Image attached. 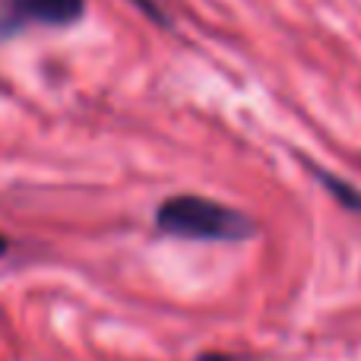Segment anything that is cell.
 Here are the masks:
<instances>
[{"mask_svg": "<svg viewBox=\"0 0 361 361\" xmlns=\"http://www.w3.org/2000/svg\"><path fill=\"white\" fill-rule=\"evenodd\" d=\"M159 231L175 238H197V241H241L254 235V222L231 206L212 203L203 197H171L156 212Z\"/></svg>", "mask_w": 361, "mask_h": 361, "instance_id": "1", "label": "cell"}, {"mask_svg": "<svg viewBox=\"0 0 361 361\" xmlns=\"http://www.w3.org/2000/svg\"><path fill=\"white\" fill-rule=\"evenodd\" d=\"M86 0H0V42H10L32 25H73Z\"/></svg>", "mask_w": 361, "mask_h": 361, "instance_id": "2", "label": "cell"}, {"mask_svg": "<svg viewBox=\"0 0 361 361\" xmlns=\"http://www.w3.org/2000/svg\"><path fill=\"white\" fill-rule=\"evenodd\" d=\"M6 250H10V241H6V235H0V257H6Z\"/></svg>", "mask_w": 361, "mask_h": 361, "instance_id": "3", "label": "cell"}, {"mask_svg": "<svg viewBox=\"0 0 361 361\" xmlns=\"http://www.w3.org/2000/svg\"><path fill=\"white\" fill-rule=\"evenodd\" d=\"M200 361H225V358H219V355H203Z\"/></svg>", "mask_w": 361, "mask_h": 361, "instance_id": "4", "label": "cell"}]
</instances>
